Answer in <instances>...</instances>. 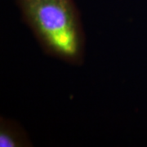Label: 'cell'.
Returning a JSON list of instances; mask_svg holds the SVG:
<instances>
[{
	"instance_id": "7a4b0ae2",
	"label": "cell",
	"mask_w": 147,
	"mask_h": 147,
	"mask_svg": "<svg viewBox=\"0 0 147 147\" xmlns=\"http://www.w3.org/2000/svg\"><path fill=\"white\" fill-rule=\"evenodd\" d=\"M29 143L25 132L17 124L10 120L1 119L0 146H27Z\"/></svg>"
},
{
	"instance_id": "6da1fadb",
	"label": "cell",
	"mask_w": 147,
	"mask_h": 147,
	"mask_svg": "<svg viewBox=\"0 0 147 147\" xmlns=\"http://www.w3.org/2000/svg\"><path fill=\"white\" fill-rule=\"evenodd\" d=\"M17 4L47 53L69 63L82 61L84 34L73 0H17Z\"/></svg>"
}]
</instances>
